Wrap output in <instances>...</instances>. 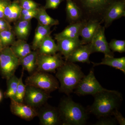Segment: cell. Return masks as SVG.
I'll use <instances>...</instances> for the list:
<instances>
[{
	"label": "cell",
	"instance_id": "obj_15",
	"mask_svg": "<svg viewBox=\"0 0 125 125\" xmlns=\"http://www.w3.org/2000/svg\"><path fill=\"white\" fill-rule=\"evenodd\" d=\"M92 54L90 43L81 45L72 53L66 61L74 63L81 62L90 64L89 56Z\"/></svg>",
	"mask_w": 125,
	"mask_h": 125
},
{
	"label": "cell",
	"instance_id": "obj_31",
	"mask_svg": "<svg viewBox=\"0 0 125 125\" xmlns=\"http://www.w3.org/2000/svg\"><path fill=\"white\" fill-rule=\"evenodd\" d=\"M38 9L33 10H25L22 9L20 16L19 20L31 21L32 18H36L38 12Z\"/></svg>",
	"mask_w": 125,
	"mask_h": 125
},
{
	"label": "cell",
	"instance_id": "obj_32",
	"mask_svg": "<svg viewBox=\"0 0 125 125\" xmlns=\"http://www.w3.org/2000/svg\"><path fill=\"white\" fill-rule=\"evenodd\" d=\"M22 9L25 10H35L38 8V5L33 0H18Z\"/></svg>",
	"mask_w": 125,
	"mask_h": 125
},
{
	"label": "cell",
	"instance_id": "obj_29",
	"mask_svg": "<svg viewBox=\"0 0 125 125\" xmlns=\"http://www.w3.org/2000/svg\"><path fill=\"white\" fill-rule=\"evenodd\" d=\"M24 71V70H23L21 76L20 78H19V83L16 94L14 98L13 99L19 103H24V99L26 91V85L24 84L23 82Z\"/></svg>",
	"mask_w": 125,
	"mask_h": 125
},
{
	"label": "cell",
	"instance_id": "obj_37",
	"mask_svg": "<svg viewBox=\"0 0 125 125\" xmlns=\"http://www.w3.org/2000/svg\"><path fill=\"white\" fill-rule=\"evenodd\" d=\"M11 2L10 0H0V19L4 18L5 9Z\"/></svg>",
	"mask_w": 125,
	"mask_h": 125
},
{
	"label": "cell",
	"instance_id": "obj_1",
	"mask_svg": "<svg viewBox=\"0 0 125 125\" xmlns=\"http://www.w3.org/2000/svg\"><path fill=\"white\" fill-rule=\"evenodd\" d=\"M56 77L60 82L59 92L69 96L85 75L78 65L65 61L56 70Z\"/></svg>",
	"mask_w": 125,
	"mask_h": 125
},
{
	"label": "cell",
	"instance_id": "obj_22",
	"mask_svg": "<svg viewBox=\"0 0 125 125\" xmlns=\"http://www.w3.org/2000/svg\"><path fill=\"white\" fill-rule=\"evenodd\" d=\"M10 47L15 55L19 59L27 55L32 51L29 44L23 39H19L15 41Z\"/></svg>",
	"mask_w": 125,
	"mask_h": 125
},
{
	"label": "cell",
	"instance_id": "obj_3",
	"mask_svg": "<svg viewBox=\"0 0 125 125\" xmlns=\"http://www.w3.org/2000/svg\"><path fill=\"white\" fill-rule=\"evenodd\" d=\"M62 124L64 125H85L88 113L82 105L73 101L70 97L62 99L58 107Z\"/></svg>",
	"mask_w": 125,
	"mask_h": 125
},
{
	"label": "cell",
	"instance_id": "obj_5",
	"mask_svg": "<svg viewBox=\"0 0 125 125\" xmlns=\"http://www.w3.org/2000/svg\"><path fill=\"white\" fill-rule=\"evenodd\" d=\"M25 85L33 86L50 93L60 87L57 79L47 72L36 71L25 80Z\"/></svg>",
	"mask_w": 125,
	"mask_h": 125
},
{
	"label": "cell",
	"instance_id": "obj_21",
	"mask_svg": "<svg viewBox=\"0 0 125 125\" xmlns=\"http://www.w3.org/2000/svg\"><path fill=\"white\" fill-rule=\"evenodd\" d=\"M36 51L38 54L54 55L58 52V47L55 41L49 35L42 40Z\"/></svg>",
	"mask_w": 125,
	"mask_h": 125
},
{
	"label": "cell",
	"instance_id": "obj_23",
	"mask_svg": "<svg viewBox=\"0 0 125 125\" xmlns=\"http://www.w3.org/2000/svg\"><path fill=\"white\" fill-rule=\"evenodd\" d=\"M51 27L49 26H43L38 23L35 31L32 49L36 51L38 49L42 40L51 33Z\"/></svg>",
	"mask_w": 125,
	"mask_h": 125
},
{
	"label": "cell",
	"instance_id": "obj_34",
	"mask_svg": "<svg viewBox=\"0 0 125 125\" xmlns=\"http://www.w3.org/2000/svg\"><path fill=\"white\" fill-rule=\"evenodd\" d=\"M62 1V0H46L44 8L46 10L57 9Z\"/></svg>",
	"mask_w": 125,
	"mask_h": 125
},
{
	"label": "cell",
	"instance_id": "obj_28",
	"mask_svg": "<svg viewBox=\"0 0 125 125\" xmlns=\"http://www.w3.org/2000/svg\"><path fill=\"white\" fill-rule=\"evenodd\" d=\"M0 40L2 47L10 46L15 40V34L12 30L0 32Z\"/></svg>",
	"mask_w": 125,
	"mask_h": 125
},
{
	"label": "cell",
	"instance_id": "obj_26",
	"mask_svg": "<svg viewBox=\"0 0 125 125\" xmlns=\"http://www.w3.org/2000/svg\"><path fill=\"white\" fill-rule=\"evenodd\" d=\"M35 18L38 21L39 24L43 26L51 27L59 24L58 20L52 18L47 13L44 7H38V12Z\"/></svg>",
	"mask_w": 125,
	"mask_h": 125
},
{
	"label": "cell",
	"instance_id": "obj_30",
	"mask_svg": "<svg viewBox=\"0 0 125 125\" xmlns=\"http://www.w3.org/2000/svg\"><path fill=\"white\" fill-rule=\"evenodd\" d=\"M109 48L113 52L123 53L125 52V41L113 39L108 43Z\"/></svg>",
	"mask_w": 125,
	"mask_h": 125
},
{
	"label": "cell",
	"instance_id": "obj_27",
	"mask_svg": "<svg viewBox=\"0 0 125 125\" xmlns=\"http://www.w3.org/2000/svg\"><path fill=\"white\" fill-rule=\"evenodd\" d=\"M19 81V78L15 75L6 80L7 89L4 93L5 98L14 99L17 91Z\"/></svg>",
	"mask_w": 125,
	"mask_h": 125
},
{
	"label": "cell",
	"instance_id": "obj_39",
	"mask_svg": "<svg viewBox=\"0 0 125 125\" xmlns=\"http://www.w3.org/2000/svg\"><path fill=\"white\" fill-rule=\"evenodd\" d=\"M2 48H3V47H2L1 42L0 40V51H1Z\"/></svg>",
	"mask_w": 125,
	"mask_h": 125
},
{
	"label": "cell",
	"instance_id": "obj_10",
	"mask_svg": "<svg viewBox=\"0 0 125 125\" xmlns=\"http://www.w3.org/2000/svg\"><path fill=\"white\" fill-rule=\"evenodd\" d=\"M40 125H57L62 124L58 108L46 103L37 109Z\"/></svg>",
	"mask_w": 125,
	"mask_h": 125
},
{
	"label": "cell",
	"instance_id": "obj_8",
	"mask_svg": "<svg viewBox=\"0 0 125 125\" xmlns=\"http://www.w3.org/2000/svg\"><path fill=\"white\" fill-rule=\"evenodd\" d=\"M65 61L60 53L54 55L38 54L36 71L55 73L57 69L62 66Z\"/></svg>",
	"mask_w": 125,
	"mask_h": 125
},
{
	"label": "cell",
	"instance_id": "obj_24",
	"mask_svg": "<svg viewBox=\"0 0 125 125\" xmlns=\"http://www.w3.org/2000/svg\"><path fill=\"white\" fill-rule=\"evenodd\" d=\"M66 6L67 20L70 23L81 20L80 10L72 0H66Z\"/></svg>",
	"mask_w": 125,
	"mask_h": 125
},
{
	"label": "cell",
	"instance_id": "obj_36",
	"mask_svg": "<svg viewBox=\"0 0 125 125\" xmlns=\"http://www.w3.org/2000/svg\"><path fill=\"white\" fill-rule=\"evenodd\" d=\"M12 29V27L9 22L4 18L0 19V32Z\"/></svg>",
	"mask_w": 125,
	"mask_h": 125
},
{
	"label": "cell",
	"instance_id": "obj_25",
	"mask_svg": "<svg viewBox=\"0 0 125 125\" xmlns=\"http://www.w3.org/2000/svg\"><path fill=\"white\" fill-rule=\"evenodd\" d=\"M18 20L15 25L14 32L19 39L24 40L29 34L31 21Z\"/></svg>",
	"mask_w": 125,
	"mask_h": 125
},
{
	"label": "cell",
	"instance_id": "obj_12",
	"mask_svg": "<svg viewBox=\"0 0 125 125\" xmlns=\"http://www.w3.org/2000/svg\"><path fill=\"white\" fill-rule=\"evenodd\" d=\"M125 16V0H118L114 2L105 12L103 20L105 28L112 23Z\"/></svg>",
	"mask_w": 125,
	"mask_h": 125
},
{
	"label": "cell",
	"instance_id": "obj_14",
	"mask_svg": "<svg viewBox=\"0 0 125 125\" xmlns=\"http://www.w3.org/2000/svg\"><path fill=\"white\" fill-rule=\"evenodd\" d=\"M56 40L58 52L64 56L65 61L78 47L83 45L79 38H62Z\"/></svg>",
	"mask_w": 125,
	"mask_h": 125
},
{
	"label": "cell",
	"instance_id": "obj_35",
	"mask_svg": "<svg viewBox=\"0 0 125 125\" xmlns=\"http://www.w3.org/2000/svg\"><path fill=\"white\" fill-rule=\"evenodd\" d=\"M112 115L114 116L118 124L120 125H125V118L118 109L114 110L112 113Z\"/></svg>",
	"mask_w": 125,
	"mask_h": 125
},
{
	"label": "cell",
	"instance_id": "obj_33",
	"mask_svg": "<svg viewBox=\"0 0 125 125\" xmlns=\"http://www.w3.org/2000/svg\"><path fill=\"white\" fill-rule=\"evenodd\" d=\"M107 116L102 117L100 120L96 122L95 125H116L117 122L115 118L107 117Z\"/></svg>",
	"mask_w": 125,
	"mask_h": 125
},
{
	"label": "cell",
	"instance_id": "obj_13",
	"mask_svg": "<svg viewBox=\"0 0 125 125\" xmlns=\"http://www.w3.org/2000/svg\"><path fill=\"white\" fill-rule=\"evenodd\" d=\"M10 108L11 113L25 120L30 121L37 116V109L10 99Z\"/></svg>",
	"mask_w": 125,
	"mask_h": 125
},
{
	"label": "cell",
	"instance_id": "obj_4",
	"mask_svg": "<svg viewBox=\"0 0 125 125\" xmlns=\"http://www.w3.org/2000/svg\"><path fill=\"white\" fill-rule=\"evenodd\" d=\"M80 10L81 20H96L103 23L105 12L118 0H72Z\"/></svg>",
	"mask_w": 125,
	"mask_h": 125
},
{
	"label": "cell",
	"instance_id": "obj_2",
	"mask_svg": "<svg viewBox=\"0 0 125 125\" xmlns=\"http://www.w3.org/2000/svg\"><path fill=\"white\" fill-rule=\"evenodd\" d=\"M94 101L89 109L91 113L98 117L109 116L118 109L122 101V95L115 90L100 92L94 95Z\"/></svg>",
	"mask_w": 125,
	"mask_h": 125
},
{
	"label": "cell",
	"instance_id": "obj_16",
	"mask_svg": "<svg viewBox=\"0 0 125 125\" xmlns=\"http://www.w3.org/2000/svg\"><path fill=\"white\" fill-rule=\"evenodd\" d=\"M101 22L96 20L85 21L81 27L80 36L81 37V42L83 45L91 42L93 37L96 32Z\"/></svg>",
	"mask_w": 125,
	"mask_h": 125
},
{
	"label": "cell",
	"instance_id": "obj_38",
	"mask_svg": "<svg viewBox=\"0 0 125 125\" xmlns=\"http://www.w3.org/2000/svg\"><path fill=\"white\" fill-rule=\"evenodd\" d=\"M2 98H3V94L1 90H0V102L2 101Z\"/></svg>",
	"mask_w": 125,
	"mask_h": 125
},
{
	"label": "cell",
	"instance_id": "obj_6",
	"mask_svg": "<svg viewBox=\"0 0 125 125\" xmlns=\"http://www.w3.org/2000/svg\"><path fill=\"white\" fill-rule=\"evenodd\" d=\"M19 65V58L10 47L3 48L0 51V75L2 78L7 80L15 75Z\"/></svg>",
	"mask_w": 125,
	"mask_h": 125
},
{
	"label": "cell",
	"instance_id": "obj_9",
	"mask_svg": "<svg viewBox=\"0 0 125 125\" xmlns=\"http://www.w3.org/2000/svg\"><path fill=\"white\" fill-rule=\"evenodd\" d=\"M51 97L50 94L44 90L33 86L26 85L24 103L37 109L46 103Z\"/></svg>",
	"mask_w": 125,
	"mask_h": 125
},
{
	"label": "cell",
	"instance_id": "obj_19",
	"mask_svg": "<svg viewBox=\"0 0 125 125\" xmlns=\"http://www.w3.org/2000/svg\"><path fill=\"white\" fill-rule=\"evenodd\" d=\"M93 66L100 65H106L114 67L116 69L120 70L125 74V57L114 58V56L105 55L104 58L100 62H91Z\"/></svg>",
	"mask_w": 125,
	"mask_h": 125
},
{
	"label": "cell",
	"instance_id": "obj_11",
	"mask_svg": "<svg viewBox=\"0 0 125 125\" xmlns=\"http://www.w3.org/2000/svg\"><path fill=\"white\" fill-rule=\"evenodd\" d=\"M105 28L101 24L99 26L90 42L92 53L102 52L105 55L114 56L113 52L109 48L105 36Z\"/></svg>",
	"mask_w": 125,
	"mask_h": 125
},
{
	"label": "cell",
	"instance_id": "obj_20",
	"mask_svg": "<svg viewBox=\"0 0 125 125\" xmlns=\"http://www.w3.org/2000/svg\"><path fill=\"white\" fill-rule=\"evenodd\" d=\"M19 0L11 2L6 6L4 12V18L9 22L18 20L22 10Z\"/></svg>",
	"mask_w": 125,
	"mask_h": 125
},
{
	"label": "cell",
	"instance_id": "obj_7",
	"mask_svg": "<svg viewBox=\"0 0 125 125\" xmlns=\"http://www.w3.org/2000/svg\"><path fill=\"white\" fill-rule=\"evenodd\" d=\"M74 90V93L79 96H94L100 92H109L112 90L106 89L101 85L95 78L94 70L92 69L81 80Z\"/></svg>",
	"mask_w": 125,
	"mask_h": 125
},
{
	"label": "cell",
	"instance_id": "obj_18",
	"mask_svg": "<svg viewBox=\"0 0 125 125\" xmlns=\"http://www.w3.org/2000/svg\"><path fill=\"white\" fill-rule=\"evenodd\" d=\"M38 55L37 51H32L27 55L19 59L20 65L22 66L23 70L28 72L30 74L36 71Z\"/></svg>",
	"mask_w": 125,
	"mask_h": 125
},
{
	"label": "cell",
	"instance_id": "obj_17",
	"mask_svg": "<svg viewBox=\"0 0 125 125\" xmlns=\"http://www.w3.org/2000/svg\"><path fill=\"white\" fill-rule=\"evenodd\" d=\"M85 21H79L78 22L70 23L63 31L55 34L56 40L62 38L76 39L79 38L81 27Z\"/></svg>",
	"mask_w": 125,
	"mask_h": 125
}]
</instances>
